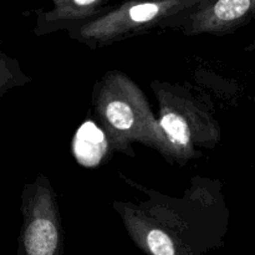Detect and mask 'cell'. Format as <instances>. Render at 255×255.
I'll return each instance as SVG.
<instances>
[{"label": "cell", "mask_w": 255, "mask_h": 255, "mask_svg": "<svg viewBox=\"0 0 255 255\" xmlns=\"http://www.w3.org/2000/svg\"><path fill=\"white\" fill-rule=\"evenodd\" d=\"M201 0L126 1L106 14L69 31L74 41L91 50L109 46L156 29H178L179 24Z\"/></svg>", "instance_id": "cell-4"}, {"label": "cell", "mask_w": 255, "mask_h": 255, "mask_svg": "<svg viewBox=\"0 0 255 255\" xmlns=\"http://www.w3.org/2000/svg\"><path fill=\"white\" fill-rule=\"evenodd\" d=\"M114 7L107 0H52L51 9L37 11L34 34L42 36L60 30L71 31Z\"/></svg>", "instance_id": "cell-7"}, {"label": "cell", "mask_w": 255, "mask_h": 255, "mask_svg": "<svg viewBox=\"0 0 255 255\" xmlns=\"http://www.w3.org/2000/svg\"><path fill=\"white\" fill-rule=\"evenodd\" d=\"M255 19V0H201L184 16L178 29L182 34L227 35Z\"/></svg>", "instance_id": "cell-6"}, {"label": "cell", "mask_w": 255, "mask_h": 255, "mask_svg": "<svg viewBox=\"0 0 255 255\" xmlns=\"http://www.w3.org/2000/svg\"><path fill=\"white\" fill-rule=\"evenodd\" d=\"M30 82L31 77L25 74L19 61L0 47V97Z\"/></svg>", "instance_id": "cell-9"}, {"label": "cell", "mask_w": 255, "mask_h": 255, "mask_svg": "<svg viewBox=\"0 0 255 255\" xmlns=\"http://www.w3.org/2000/svg\"><path fill=\"white\" fill-rule=\"evenodd\" d=\"M109 149L111 151L106 134L94 122H85L75 134L74 154L84 166L99 164Z\"/></svg>", "instance_id": "cell-8"}, {"label": "cell", "mask_w": 255, "mask_h": 255, "mask_svg": "<svg viewBox=\"0 0 255 255\" xmlns=\"http://www.w3.org/2000/svg\"><path fill=\"white\" fill-rule=\"evenodd\" d=\"M22 222L17 238V255H62L65 233L61 211L51 181L39 173L21 192Z\"/></svg>", "instance_id": "cell-5"}, {"label": "cell", "mask_w": 255, "mask_h": 255, "mask_svg": "<svg viewBox=\"0 0 255 255\" xmlns=\"http://www.w3.org/2000/svg\"><path fill=\"white\" fill-rule=\"evenodd\" d=\"M120 177L144 196L137 201H115L112 208L134 246L146 255H208L224 246L231 212L219 179L194 176L181 197H172L124 173Z\"/></svg>", "instance_id": "cell-1"}, {"label": "cell", "mask_w": 255, "mask_h": 255, "mask_svg": "<svg viewBox=\"0 0 255 255\" xmlns=\"http://www.w3.org/2000/svg\"><path fill=\"white\" fill-rule=\"evenodd\" d=\"M92 111L112 152L134 157L133 143H142L168 159V146L146 95L121 70H107L95 82Z\"/></svg>", "instance_id": "cell-2"}, {"label": "cell", "mask_w": 255, "mask_h": 255, "mask_svg": "<svg viewBox=\"0 0 255 255\" xmlns=\"http://www.w3.org/2000/svg\"><path fill=\"white\" fill-rule=\"evenodd\" d=\"M158 102V122L168 146L169 163L184 166L213 151L222 139V128L208 96L188 82L152 80Z\"/></svg>", "instance_id": "cell-3"}]
</instances>
